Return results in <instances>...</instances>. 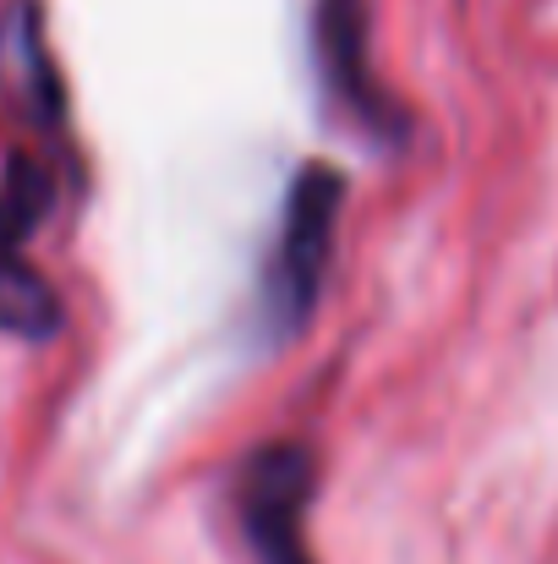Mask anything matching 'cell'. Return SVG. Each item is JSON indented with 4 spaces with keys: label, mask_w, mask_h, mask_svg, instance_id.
Wrapping results in <instances>:
<instances>
[{
    "label": "cell",
    "mask_w": 558,
    "mask_h": 564,
    "mask_svg": "<svg viewBox=\"0 0 558 564\" xmlns=\"http://www.w3.org/2000/svg\"><path fill=\"white\" fill-rule=\"evenodd\" d=\"M340 208H346V176L329 160H307L291 176L285 208H280V236L269 247L263 285H258L263 340L280 346V340L307 329V318L318 307V291L329 280V263H335Z\"/></svg>",
    "instance_id": "obj_1"
},
{
    "label": "cell",
    "mask_w": 558,
    "mask_h": 564,
    "mask_svg": "<svg viewBox=\"0 0 558 564\" xmlns=\"http://www.w3.org/2000/svg\"><path fill=\"white\" fill-rule=\"evenodd\" d=\"M55 208V176L33 154H6L0 165V335L11 340H55L61 335V291L33 269L28 241Z\"/></svg>",
    "instance_id": "obj_2"
},
{
    "label": "cell",
    "mask_w": 558,
    "mask_h": 564,
    "mask_svg": "<svg viewBox=\"0 0 558 564\" xmlns=\"http://www.w3.org/2000/svg\"><path fill=\"white\" fill-rule=\"evenodd\" d=\"M318 494V460L296 438H274L252 449L236 471L230 505L241 521V538L258 564H318L307 543V510Z\"/></svg>",
    "instance_id": "obj_3"
},
{
    "label": "cell",
    "mask_w": 558,
    "mask_h": 564,
    "mask_svg": "<svg viewBox=\"0 0 558 564\" xmlns=\"http://www.w3.org/2000/svg\"><path fill=\"white\" fill-rule=\"evenodd\" d=\"M313 50H318V77L335 110L372 138L378 149L405 143L411 116L394 105V94L372 77L368 61V0H318L313 11Z\"/></svg>",
    "instance_id": "obj_4"
},
{
    "label": "cell",
    "mask_w": 558,
    "mask_h": 564,
    "mask_svg": "<svg viewBox=\"0 0 558 564\" xmlns=\"http://www.w3.org/2000/svg\"><path fill=\"white\" fill-rule=\"evenodd\" d=\"M0 88L33 127H44L50 138L66 132L61 77H55V61L44 50V17L33 0H11L0 17Z\"/></svg>",
    "instance_id": "obj_5"
}]
</instances>
